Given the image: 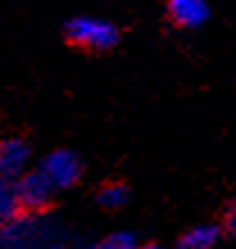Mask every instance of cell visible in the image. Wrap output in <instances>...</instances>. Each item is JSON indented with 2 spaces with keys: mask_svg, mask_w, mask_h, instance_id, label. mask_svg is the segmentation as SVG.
<instances>
[{
  "mask_svg": "<svg viewBox=\"0 0 236 249\" xmlns=\"http://www.w3.org/2000/svg\"><path fill=\"white\" fill-rule=\"evenodd\" d=\"M66 36L75 46L89 48V50H107L118 41V30L109 20L96 18V16H78L68 23Z\"/></svg>",
  "mask_w": 236,
  "mask_h": 249,
  "instance_id": "1",
  "label": "cell"
},
{
  "mask_svg": "<svg viewBox=\"0 0 236 249\" xmlns=\"http://www.w3.org/2000/svg\"><path fill=\"white\" fill-rule=\"evenodd\" d=\"M14 190H16V197H19V206H23V209H43L57 188L39 168V170L23 172L16 179Z\"/></svg>",
  "mask_w": 236,
  "mask_h": 249,
  "instance_id": "2",
  "label": "cell"
},
{
  "mask_svg": "<svg viewBox=\"0 0 236 249\" xmlns=\"http://www.w3.org/2000/svg\"><path fill=\"white\" fill-rule=\"evenodd\" d=\"M41 170L55 188H68L79 179L82 163L71 150H55L41 161Z\"/></svg>",
  "mask_w": 236,
  "mask_h": 249,
  "instance_id": "3",
  "label": "cell"
},
{
  "mask_svg": "<svg viewBox=\"0 0 236 249\" xmlns=\"http://www.w3.org/2000/svg\"><path fill=\"white\" fill-rule=\"evenodd\" d=\"M32 152L20 138H2L0 141V179H19L27 172Z\"/></svg>",
  "mask_w": 236,
  "mask_h": 249,
  "instance_id": "4",
  "label": "cell"
},
{
  "mask_svg": "<svg viewBox=\"0 0 236 249\" xmlns=\"http://www.w3.org/2000/svg\"><path fill=\"white\" fill-rule=\"evenodd\" d=\"M168 14L177 25L200 27L209 18L207 0H168Z\"/></svg>",
  "mask_w": 236,
  "mask_h": 249,
  "instance_id": "5",
  "label": "cell"
},
{
  "mask_svg": "<svg viewBox=\"0 0 236 249\" xmlns=\"http://www.w3.org/2000/svg\"><path fill=\"white\" fill-rule=\"evenodd\" d=\"M220 240L216 224H197L182 238V249H214Z\"/></svg>",
  "mask_w": 236,
  "mask_h": 249,
  "instance_id": "6",
  "label": "cell"
},
{
  "mask_svg": "<svg viewBox=\"0 0 236 249\" xmlns=\"http://www.w3.org/2000/svg\"><path fill=\"white\" fill-rule=\"evenodd\" d=\"M19 209V197L7 179H0V220H9Z\"/></svg>",
  "mask_w": 236,
  "mask_h": 249,
  "instance_id": "7",
  "label": "cell"
},
{
  "mask_svg": "<svg viewBox=\"0 0 236 249\" xmlns=\"http://www.w3.org/2000/svg\"><path fill=\"white\" fill-rule=\"evenodd\" d=\"M98 202L105 206V209H118L127 202V188L123 184H109L100 190Z\"/></svg>",
  "mask_w": 236,
  "mask_h": 249,
  "instance_id": "8",
  "label": "cell"
},
{
  "mask_svg": "<svg viewBox=\"0 0 236 249\" xmlns=\"http://www.w3.org/2000/svg\"><path fill=\"white\" fill-rule=\"evenodd\" d=\"M138 240L132 231H114L100 243V249H137Z\"/></svg>",
  "mask_w": 236,
  "mask_h": 249,
  "instance_id": "9",
  "label": "cell"
},
{
  "mask_svg": "<svg viewBox=\"0 0 236 249\" xmlns=\"http://www.w3.org/2000/svg\"><path fill=\"white\" fill-rule=\"evenodd\" d=\"M225 224H227V229H230L232 233H236V204L230 206V211L225 213Z\"/></svg>",
  "mask_w": 236,
  "mask_h": 249,
  "instance_id": "10",
  "label": "cell"
},
{
  "mask_svg": "<svg viewBox=\"0 0 236 249\" xmlns=\"http://www.w3.org/2000/svg\"><path fill=\"white\" fill-rule=\"evenodd\" d=\"M137 249H166L161 245H143V247H137Z\"/></svg>",
  "mask_w": 236,
  "mask_h": 249,
  "instance_id": "11",
  "label": "cell"
}]
</instances>
